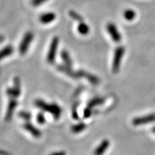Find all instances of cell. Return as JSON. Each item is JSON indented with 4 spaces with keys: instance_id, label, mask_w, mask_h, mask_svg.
<instances>
[{
    "instance_id": "obj_20",
    "label": "cell",
    "mask_w": 155,
    "mask_h": 155,
    "mask_svg": "<svg viewBox=\"0 0 155 155\" xmlns=\"http://www.w3.org/2000/svg\"><path fill=\"white\" fill-rule=\"evenodd\" d=\"M69 15L71 16V18L75 19V21H78V22H83V17L81 16L80 14H78V13L76 12L75 11H73V10L69 11Z\"/></svg>"
},
{
    "instance_id": "obj_4",
    "label": "cell",
    "mask_w": 155,
    "mask_h": 155,
    "mask_svg": "<svg viewBox=\"0 0 155 155\" xmlns=\"http://www.w3.org/2000/svg\"><path fill=\"white\" fill-rule=\"evenodd\" d=\"M59 45V38L58 37H55L53 38L51 42H50L49 50L47 55V61L48 63L53 64L55 62L56 53Z\"/></svg>"
},
{
    "instance_id": "obj_11",
    "label": "cell",
    "mask_w": 155,
    "mask_h": 155,
    "mask_svg": "<svg viewBox=\"0 0 155 155\" xmlns=\"http://www.w3.org/2000/svg\"><path fill=\"white\" fill-rule=\"evenodd\" d=\"M110 146V141L107 139H104L101 141V143L96 147L95 150L94 154V155H104V153L106 152L108 147Z\"/></svg>"
},
{
    "instance_id": "obj_16",
    "label": "cell",
    "mask_w": 155,
    "mask_h": 155,
    "mask_svg": "<svg viewBox=\"0 0 155 155\" xmlns=\"http://www.w3.org/2000/svg\"><path fill=\"white\" fill-rule=\"evenodd\" d=\"M78 32L82 35H87L90 32V28L88 25L83 22H81L78 25Z\"/></svg>"
},
{
    "instance_id": "obj_17",
    "label": "cell",
    "mask_w": 155,
    "mask_h": 155,
    "mask_svg": "<svg viewBox=\"0 0 155 155\" xmlns=\"http://www.w3.org/2000/svg\"><path fill=\"white\" fill-rule=\"evenodd\" d=\"M86 127L87 126L86 125V124H84L83 122H80V123L73 125L71 127V131L74 134H79L84 131L86 129Z\"/></svg>"
},
{
    "instance_id": "obj_2",
    "label": "cell",
    "mask_w": 155,
    "mask_h": 155,
    "mask_svg": "<svg viewBox=\"0 0 155 155\" xmlns=\"http://www.w3.org/2000/svg\"><path fill=\"white\" fill-rule=\"evenodd\" d=\"M125 49L123 46H119L116 48L114 51V55L113 59V64H112V71L114 73L119 72L122 58L124 55Z\"/></svg>"
},
{
    "instance_id": "obj_24",
    "label": "cell",
    "mask_w": 155,
    "mask_h": 155,
    "mask_svg": "<svg viewBox=\"0 0 155 155\" xmlns=\"http://www.w3.org/2000/svg\"><path fill=\"white\" fill-rule=\"evenodd\" d=\"M91 114H92L91 108L87 107L86 109L84 110V112H83V116H84V118H88L90 117L91 115Z\"/></svg>"
},
{
    "instance_id": "obj_5",
    "label": "cell",
    "mask_w": 155,
    "mask_h": 155,
    "mask_svg": "<svg viewBox=\"0 0 155 155\" xmlns=\"http://www.w3.org/2000/svg\"><path fill=\"white\" fill-rule=\"evenodd\" d=\"M21 94V83L19 77H15L14 79V87L7 89V94L10 98H16Z\"/></svg>"
},
{
    "instance_id": "obj_25",
    "label": "cell",
    "mask_w": 155,
    "mask_h": 155,
    "mask_svg": "<svg viewBox=\"0 0 155 155\" xmlns=\"http://www.w3.org/2000/svg\"><path fill=\"white\" fill-rule=\"evenodd\" d=\"M73 118L75 119H78V113H77V110H76V107L73 108Z\"/></svg>"
},
{
    "instance_id": "obj_1",
    "label": "cell",
    "mask_w": 155,
    "mask_h": 155,
    "mask_svg": "<svg viewBox=\"0 0 155 155\" xmlns=\"http://www.w3.org/2000/svg\"><path fill=\"white\" fill-rule=\"evenodd\" d=\"M35 104L39 108H41L43 111L51 114L55 119H58L61 117L62 114L61 108L55 103L50 104L47 102L44 101L43 100L37 99L35 102Z\"/></svg>"
},
{
    "instance_id": "obj_23",
    "label": "cell",
    "mask_w": 155,
    "mask_h": 155,
    "mask_svg": "<svg viewBox=\"0 0 155 155\" xmlns=\"http://www.w3.org/2000/svg\"><path fill=\"white\" fill-rule=\"evenodd\" d=\"M48 0H31V5L33 7H39L40 5L48 2Z\"/></svg>"
},
{
    "instance_id": "obj_10",
    "label": "cell",
    "mask_w": 155,
    "mask_h": 155,
    "mask_svg": "<svg viewBox=\"0 0 155 155\" xmlns=\"http://www.w3.org/2000/svg\"><path fill=\"white\" fill-rule=\"evenodd\" d=\"M23 127L26 131H28L29 133L31 135L33 136L35 138H40L41 137L42 133L38 128L34 127L32 124L30 123V122H26L24 125H23Z\"/></svg>"
},
{
    "instance_id": "obj_9",
    "label": "cell",
    "mask_w": 155,
    "mask_h": 155,
    "mask_svg": "<svg viewBox=\"0 0 155 155\" xmlns=\"http://www.w3.org/2000/svg\"><path fill=\"white\" fill-rule=\"evenodd\" d=\"M78 75L80 78H86L87 80L91 83V84L97 85L100 82L99 78H98V77L93 74H91V73H89L88 72H86V71H78Z\"/></svg>"
},
{
    "instance_id": "obj_6",
    "label": "cell",
    "mask_w": 155,
    "mask_h": 155,
    "mask_svg": "<svg viewBox=\"0 0 155 155\" xmlns=\"http://www.w3.org/2000/svg\"><path fill=\"white\" fill-rule=\"evenodd\" d=\"M106 30L108 34L110 35L111 38L114 42H119L121 41V35L117 30V28L113 22L108 23L106 25Z\"/></svg>"
},
{
    "instance_id": "obj_3",
    "label": "cell",
    "mask_w": 155,
    "mask_h": 155,
    "mask_svg": "<svg viewBox=\"0 0 155 155\" xmlns=\"http://www.w3.org/2000/svg\"><path fill=\"white\" fill-rule=\"evenodd\" d=\"M33 38L34 34L32 33V32H30V31L27 32L25 34V35L23 37L22 41H21L19 47V51L20 55H24L27 53L28 48H30V44L32 43V40H33Z\"/></svg>"
},
{
    "instance_id": "obj_15",
    "label": "cell",
    "mask_w": 155,
    "mask_h": 155,
    "mask_svg": "<svg viewBox=\"0 0 155 155\" xmlns=\"http://www.w3.org/2000/svg\"><path fill=\"white\" fill-rule=\"evenodd\" d=\"M13 51H14V49L10 45L4 48L2 50H0V61L12 55L13 53Z\"/></svg>"
},
{
    "instance_id": "obj_12",
    "label": "cell",
    "mask_w": 155,
    "mask_h": 155,
    "mask_svg": "<svg viewBox=\"0 0 155 155\" xmlns=\"http://www.w3.org/2000/svg\"><path fill=\"white\" fill-rule=\"evenodd\" d=\"M56 18V15L54 12H47L44 13V14L41 15L39 17V21L42 23V24L46 25L49 24V23L52 22L53 21L55 20Z\"/></svg>"
},
{
    "instance_id": "obj_8",
    "label": "cell",
    "mask_w": 155,
    "mask_h": 155,
    "mask_svg": "<svg viewBox=\"0 0 155 155\" xmlns=\"http://www.w3.org/2000/svg\"><path fill=\"white\" fill-rule=\"evenodd\" d=\"M17 106V101L15 98H11L9 100L8 106H7V112L5 115V121L9 122L12 119L13 114H14L15 110Z\"/></svg>"
},
{
    "instance_id": "obj_14",
    "label": "cell",
    "mask_w": 155,
    "mask_h": 155,
    "mask_svg": "<svg viewBox=\"0 0 155 155\" xmlns=\"http://www.w3.org/2000/svg\"><path fill=\"white\" fill-rule=\"evenodd\" d=\"M61 56L62 60H63L64 63H65V65H66V66L69 68L72 67V65H73L72 60H71V56H70L67 50H62Z\"/></svg>"
},
{
    "instance_id": "obj_13",
    "label": "cell",
    "mask_w": 155,
    "mask_h": 155,
    "mask_svg": "<svg viewBox=\"0 0 155 155\" xmlns=\"http://www.w3.org/2000/svg\"><path fill=\"white\" fill-rule=\"evenodd\" d=\"M58 71H61V72L64 73L65 74H66L70 77L73 78H80L79 77L78 71L77 72H75V71H73V70L71 69V68L68 67L66 65H58Z\"/></svg>"
},
{
    "instance_id": "obj_18",
    "label": "cell",
    "mask_w": 155,
    "mask_h": 155,
    "mask_svg": "<svg viewBox=\"0 0 155 155\" xmlns=\"http://www.w3.org/2000/svg\"><path fill=\"white\" fill-rule=\"evenodd\" d=\"M104 102V98H99V97H96V98H93L92 100H91L90 101L88 102V106H87V107L91 108L92 109V108H94L95 106L101 105V104H102Z\"/></svg>"
},
{
    "instance_id": "obj_19",
    "label": "cell",
    "mask_w": 155,
    "mask_h": 155,
    "mask_svg": "<svg viewBox=\"0 0 155 155\" xmlns=\"http://www.w3.org/2000/svg\"><path fill=\"white\" fill-rule=\"evenodd\" d=\"M124 17L128 21L134 20L136 17V12L132 9H127L124 12Z\"/></svg>"
},
{
    "instance_id": "obj_21",
    "label": "cell",
    "mask_w": 155,
    "mask_h": 155,
    "mask_svg": "<svg viewBox=\"0 0 155 155\" xmlns=\"http://www.w3.org/2000/svg\"><path fill=\"white\" fill-rule=\"evenodd\" d=\"M19 116L20 118H22V119L26 120V121H30V120L31 119V118H32V114H31L30 113H29V112H28V111H22L19 112Z\"/></svg>"
},
{
    "instance_id": "obj_26",
    "label": "cell",
    "mask_w": 155,
    "mask_h": 155,
    "mask_svg": "<svg viewBox=\"0 0 155 155\" xmlns=\"http://www.w3.org/2000/svg\"><path fill=\"white\" fill-rule=\"evenodd\" d=\"M50 155H66V153H65V152H64V151H59V152L52 153Z\"/></svg>"
},
{
    "instance_id": "obj_22",
    "label": "cell",
    "mask_w": 155,
    "mask_h": 155,
    "mask_svg": "<svg viewBox=\"0 0 155 155\" xmlns=\"http://www.w3.org/2000/svg\"><path fill=\"white\" fill-rule=\"evenodd\" d=\"M37 121L40 124H43L46 122V119L42 113H38L37 115Z\"/></svg>"
},
{
    "instance_id": "obj_7",
    "label": "cell",
    "mask_w": 155,
    "mask_h": 155,
    "mask_svg": "<svg viewBox=\"0 0 155 155\" xmlns=\"http://www.w3.org/2000/svg\"><path fill=\"white\" fill-rule=\"evenodd\" d=\"M155 121V114H150L147 116H140L134 119L132 124L134 126H140L147 124L153 123Z\"/></svg>"
},
{
    "instance_id": "obj_27",
    "label": "cell",
    "mask_w": 155,
    "mask_h": 155,
    "mask_svg": "<svg viewBox=\"0 0 155 155\" xmlns=\"http://www.w3.org/2000/svg\"><path fill=\"white\" fill-rule=\"evenodd\" d=\"M152 131L155 134V127H154V128H153V129H152Z\"/></svg>"
}]
</instances>
